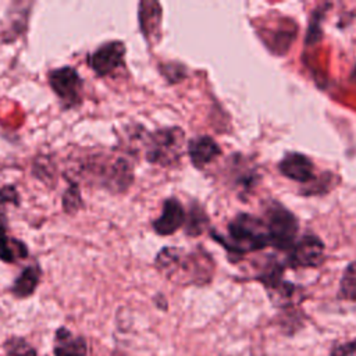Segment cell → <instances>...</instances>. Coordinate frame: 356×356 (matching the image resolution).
I'll return each instance as SVG.
<instances>
[{"label":"cell","instance_id":"cell-15","mask_svg":"<svg viewBox=\"0 0 356 356\" xmlns=\"http://www.w3.org/2000/svg\"><path fill=\"white\" fill-rule=\"evenodd\" d=\"M207 216L197 203L191 204L188 220H185V232L189 236L200 235L207 225Z\"/></svg>","mask_w":356,"mask_h":356},{"label":"cell","instance_id":"cell-19","mask_svg":"<svg viewBox=\"0 0 356 356\" xmlns=\"http://www.w3.org/2000/svg\"><path fill=\"white\" fill-rule=\"evenodd\" d=\"M161 71H163L164 76L167 78V81L171 83L179 82L185 76V68L177 63H170L167 65H163Z\"/></svg>","mask_w":356,"mask_h":356},{"label":"cell","instance_id":"cell-1","mask_svg":"<svg viewBox=\"0 0 356 356\" xmlns=\"http://www.w3.org/2000/svg\"><path fill=\"white\" fill-rule=\"evenodd\" d=\"M154 264L168 280L181 284H204L213 274V261L202 249L185 253L178 248H164Z\"/></svg>","mask_w":356,"mask_h":356},{"label":"cell","instance_id":"cell-21","mask_svg":"<svg viewBox=\"0 0 356 356\" xmlns=\"http://www.w3.org/2000/svg\"><path fill=\"white\" fill-rule=\"evenodd\" d=\"M331 356H356V339L334 348Z\"/></svg>","mask_w":356,"mask_h":356},{"label":"cell","instance_id":"cell-9","mask_svg":"<svg viewBox=\"0 0 356 356\" xmlns=\"http://www.w3.org/2000/svg\"><path fill=\"white\" fill-rule=\"evenodd\" d=\"M185 220L186 214L181 202L177 197H168L164 200L161 214L152 222V227L157 235L168 236L185 225Z\"/></svg>","mask_w":356,"mask_h":356},{"label":"cell","instance_id":"cell-4","mask_svg":"<svg viewBox=\"0 0 356 356\" xmlns=\"http://www.w3.org/2000/svg\"><path fill=\"white\" fill-rule=\"evenodd\" d=\"M184 131L178 127L161 128L147 135L145 143V157L150 164L171 167L179 161Z\"/></svg>","mask_w":356,"mask_h":356},{"label":"cell","instance_id":"cell-13","mask_svg":"<svg viewBox=\"0 0 356 356\" xmlns=\"http://www.w3.org/2000/svg\"><path fill=\"white\" fill-rule=\"evenodd\" d=\"M40 275H42V271L39 266H26L21 271V274L15 278L11 286L13 295L21 299L31 296L40 281Z\"/></svg>","mask_w":356,"mask_h":356},{"label":"cell","instance_id":"cell-18","mask_svg":"<svg viewBox=\"0 0 356 356\" xmlns=\"http://www.w3.org/2000/svg\"><path fill=\"white\" fill-rule=\"evenodd\" d=\"M8 356H38L36 350L21 338H11L6 343Z\"/></svg>","mask_w":356,"mask_h":356},{"label":"cell","instance_id":"cell-22","mask_svg":"<svg viewBox=\"0 0 356 356\" xmlns=\"http://www.w3.org/2000/svg\"><path fill=\"white\" fill-rule=\"evenodd\" d=\"M353 78L356 79V67H355V71H353Z\"/></svg>","mask_w":356,"mask_h":356},{"label":"cell","instance_id":"cell-17","mask_svg":"<svg viewBox=\"0 0 356 356\" xmlns=\"http://www.w3.org/2000/svg\"><path fill=\"white\" fill-rule=\"evenodd\" d=\"M341 296L349 300H356V267L352 264L343 274L341 281Z\"/></svg>","mask_w":356,"mask_h":356},{"label":"cell","instance_id":"cell-16","mask_svg":"<svg viewBox=\"0 0 356 356\" xmlns=\"http://www.w3.org/2000/svg\"><path fill=\"white\" fill-rule=\"evenodd\" d=\"M63 207L67 213H76L82 207L81 191L76 182H71L63 195Z\"/></svg>","mask_w":356,"mask_h":356},{"label":"cell","instance_id":"cell-6","mask_svg":"<svg viewBox=\"0 0 356 356\" xmlns=\"http://www.w3.org/2000/svg\"><path fill=\"white\" fill-rule=\"evenodd\" d=\"M47 78L49 85L51 86L53 92L58 96V99L63 102V106L65 108L75 107L81 103L83 81L75 68L64 65L51 70Z\"/></svg>","mask_w":356,"mask_h":356},{"label":"cell","instance_id":"cell-10","mask_svg":"<svg viewBox=\"0 0 356 356\" xmlns=\"http://www.w3.org/2000/svg\"><path fill=\"white\" fill-rule=\"evenodd\" d=\"M278 170L286 178L296 182H312L314 179V165L312 160L302 153H288L278 164Z\"/></svg>","mask_w":356,"mask_h":356},{"label":"cell","instance_id":"cell-20","mask_svg":"<svg viewBox=\"0 0 356 356\" xmlns=\"http://www.w3.org/2000/svg\"><path fill=\"white\" fill-rule=\"evenodd\" d=\"M18 192L14 186L8 185V186H3L0 188V203H13L17 204L18 203Z\"/></svg>","mask_w":356,"mask_h":356},{"label":"cell","instance_id":"cell-11","mask_svg":"<svg viewBox=\"0 0 356 356\" xmlns=\"http://www.w3.org/2000/svg\"><path fill=\"white\" fill-rule=\"evenodd\" d=\"M188 154L196 168H203L221 154V149L213 138L203 135L189 140Z\"/></svg>","mask_w":356,"mask_h":356},{"label":"cell","instance_id":"cell-14","mask_svg":"<svg viewBox=\"0 0 356 356\" xmlns=\"http://www.w3.org/2000/svg\"><path fill=\"white\" fill-rule=\"evenodd\" d=\"M28 256L26 246L7 234L4 222H0V260L6 263H14L17 259H25Z\"/></svg>","mask_w":356,"mask_h":356},{"label":"cell","instance_id":"cell-3","mask_svg":"<svg viewBox=\"0 0 356 356\" xmlns=\"http://www.w3.org/2000/svg\"><path fill=\"white\" fill-rule=\"evenodd\" d=\"M213 238L225 249L238 254L260 250L268 245L264 220L248 213H241L231 220L225 238L216 234H213Z\"/></svg>","mask_w":356,"mask_h":356},{"label":"cell","instance_id":"cell-5","mask_svg":"<svg viewBox=\"0 0 356 356\" xmlns=\"http://www.w3.org/2000/svg\"><path fill=\"white\" fill-rule=\"evenodd\" d=\"M268 245L278 250H288L295 245L299 224L296 217L281 203L273 202L264 216Z\"/></svg>","mask_w":356,"mask_h":356},{"label":"cell","instance_id":"cell-7","mask_svg":"<svg viewBox=\"0 0 356 356\" xmlns=\"http://www.w3.org/2000/svg\"><path fill=\"white\" fill-rule=\"evenodd\" d=\"M125 44L121 40H111L100 44L88 57L89 67L99 76H106L124 65Z\"/></svg>","mask_w":356,"mask_h":356},{"label":"cell","instance_id":"cell-8","mask_svg":"<svg viewBox=\"0 0 356 356\" xmlns=\"http://www.w3.org/2000/svg\"><path fill=\"white\" fill-rule=\"evenodd\" d=\"M288 256V264L292 268L318 267L324 260V243L318 236L306 234L295 242Z\"/></svg>","mask_w":356,"mask_h":356},{"label":"cell","instance_id":"cell-23","mask_svg":"<svg viewBox=\"0 0 356 356\" xmlns=\"http://www.w3.org/2000/svg\"><path fill=\"white\" fill-rule=\"evenodd\" d=\"M353 266H355V267H356V263H355V264H353Z\"/></svg>","mask_w":356,"mask_h":356},{"label":"cell","instance_id":"cell-2","mask_svg":"<svg viewBox=\"0 0 356 356\" xmlns=\"http://www.w3.org/2000/svg\"><path fill=\"white\" fill-rule=\"evenodd\" d=\"M82 174L86 179L113 192H125L134 182L132 164L122 156L93 154L82 163Z\"/></svg>","mask_w":356,"mask_h":356},{"label":"cell","instance_id":"cell-12","mask_svg":"<svg viewBox=\"0 0 356 356\" xmlns=\"http://www.w3.org/2000/svg\"><path fill=\"white\" fill-rule=\"evenodd\" d=\"M54 356H86L88 346L82 337H74L65 327L56 331Z\"/></svg>","mask_w":356,"mask_h":356}]
</instances>
